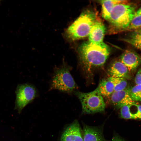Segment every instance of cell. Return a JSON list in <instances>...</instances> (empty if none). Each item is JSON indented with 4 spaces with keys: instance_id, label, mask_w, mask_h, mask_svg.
Segmentation results:
<instances>
[{
    "instance_id": "8992f818",
    "label": "cell",
    "mask_w": 141,
    "mask_h": 141,
    "mask_svg": "<svg viewBox=\"0 0 141 141\" xmlns=\"http://www.w3.org/2000/svg\"><path fill=\"white\" fill-rule=\"evenodd\" d=\"M15 109L20 113L23 108L31 102L37 96V92L35 87L31 84H25L17 86Z\"/></svg>"
},
{
    "instance_id": "30bf717a",
    "label": "cell",
    "mask_w": 141,
    "mask_h": 141,
    "mask_svg": "<svg viewBox=\"0 0 141 141\" xmlns=\"http://www.w3.org/2000/svg\"><path fill=\"white\" fill-rule=\"evenodd\" d=\"M105 31V28L103 23L101 21L96 19L88 35L89 41L95 43L103 42Z\"/></svg>"
},
{
    "instance_id": "2e32d148",
    "label": "cell",
    "mask_w": 141,
    "mask_h": 141,
    "mask_svg": "<svg viewBox=\"0 0 141 141\" xmlns=\"http://www.w3.org/2000/svg\"><path fill=\"white\" fill-rule=\"evenodd\" d=\"M97 88L103 97H110L114 92L113 84L107 79L101 81Z\"/></svg>"
},
{
    "instance_id": "5bb4252c",
    "label": "cell",
    "mask_w": 141,
    "mask_h": 141,
    "mask_svg": "<svg viewBox=\"0 0 141 141\" xmlns=\"http://www.w3.org/2000/svg\"><path fill=\"white\" fill-rule=\"evenodd\" d=\"M102 6V15L105 19L108 20L111 11L114 7L118 4H126V0H104L100 1Z\"/></svg>"
},
{
    "instance_id": "7c38bea8",
    "label": "cell",
    "mask_w": 141,
    "mask_h": 141,
    "mask_svg": "<svg viewBox=\"0 0 141 141\" xmlns=\"http://www.w3.org/2000/svg\"><path fill=\"white\" fill-rule=\"evenodd\" d=\"M120 116L125 119L141 120V105L137 104L123 106L120 108Z\"/></svg>"
},
{
    "instance_id": "5b68a950",
    "label": "cell",
    "mask_w": 141,
    "mask_h": 141,
    "mask_svg": "<svg viewBox=\"0 0 141 141\" xmlns=\"http://www.w3.org/2000/svg\"><path fill=\"white\" fill-rule=\"evenodd\" d=\"M75 94L81 103L83 113L91 114L104 111L105 104L97 88L91 92H77Z\"/></svg>"
},
{
    "instance_id": "9a60e30c",
    "label": "cell",
    "mask_w": 141,
    "mask_h": 141,
    "mask_svg": "<svg viewBox=\"0 0 141 141\" xmlns=\"http://www.w3.org/2000/svg\"><path fill=\"white\" fill-rule=\"evenodd\" d=\"M136 48L141 50V29L134 31L126 38L122 39Z\"/></svg>"
},
{
    "instance_id": "6da1fadb",
    "label": "cell",
    "mask_w": 141,
    "mask_h": 141,
    "mask_svg": "<svg viewBox=\"0 0 141 141\" xmlns=\"http://www.w3.org/2000/svg\"><path fill=\"white\" fill-rule=\"evenodd\" d=\"M110 51L109 46L103 42L95 43L89 41L81 44L78 50L81 65L88 72L103 66Z\"/></svg>"
},
{
    "instance_id": "e0dca14e",
    "label": "cell",
    "mask_w": 141,
    "mask_h": 141,
    "mask_svg": "<svg viewBox=\"0 0 141 141\" xmlns=\"http://www.w3.org/2000/svg\"><path fill=\"white\" fill-rule=\"evenodd\" d=\"M107 79L110 81L114 86V92L123 90L126 89L127 85L126 79L122 78L110 77Z\"/></svg>"
},
{
    "instance_id": "9c48e42d",
    "label": "cell",
    "mask_w": 141,
    "mask_h": 141,
    "mask_svg": "<svg viewBox=\"0 0 141 141\" xmlns=\"http://www.w3.org/2000/svg\"><path fill=\"white\" fill-rule=\"evenodd\" d=\"M120 61L126 67L129 72L133 71L141 64V57L136 53L127 50L121 55Z\"/></svg>"
},
{
    "instance_id": "277c9868",
    "label": "cell",
    "mask_w": 141,
    "mask_h": 141,
    "mask_svg": "<svg viewBox=\"0 0 141 141\" xmlns=\"http://www.w3.org/2000/svg\"><path fill=\"white\" fill-rule=\"evenodd\" d=\"M134 7L126 4H118L113 7L108 20L116 29L125 30L134 17Z\"/></svg>"
},
{
    "instance_id": "ba28073f",
    "label": "cell",
    "mask_w": 141,
    "mask_h": 141,
    "mask_svg": "<svg viewBox=\"0 0 141 141\" xmlns=\"http://www.w3.org/2000/svg\"><path fill=\"white\" fill-rule=\"evenodd\" d=\"M78 121L75 120L63 132L61 141H83V134Z\"/></svg>"
},
{
    "instance_id": "603a6c76",
    "label": "cell",
    "mask_w": 141,
    "mask_h": 141,
    "mask_svg": "<svg viewBox=\"0 0 141 141\" xmlns=\"http://www.w3.org/2000/svg\"><path fill=\"white\" fill-rule=\"evenodd\" d=\"M140 29H141V28Z\"/></svg>"
},
{
    "instance_id": "52a82bcc",
    "label": "cell",
    "mask_w": 141,
    "mask_h": 141,
    "mask_svg": "<svg viewBox=\"0 0 141 141\" xmlns=\"http://www.w3.org/2000/svg\"><path fill=\"white\" fill-rule=\"evenodd\" d=\"M109 102L112 105L117 109H120L126 105L138 104L131 98L128 88L113 92L110 96Z\"/></svg>"
},
{
    "instance_id": "d6986e66",
    "label": "cell",
    "mask_w": 141,
    "mask_h": 141,
    "mask_svg": "<svg viewBox=\"0 0 141 141\" xmlns=\"http://www.w3.org/2000/svg\"><path fill=\"white\" fill-rule=\"evenodd\" d=\"M141 28V16H134L125 30H136Z\"/></svg>"
},
{
    "instance_id": "4fadbf2b",
    "label": "cell",
    "mask_w": 141,
    "mask_h": 141,
    "mask_svg": "<svg viewBox=\"0 0 141 141\" xmlns=\"http://www.w3.org/2000/svg\"><path fill=\"white\" fill-rule=\"evenodd\" d=\"M83 141H105L102 132L98 128L84 125Z\"/></svg>"
},
{
    "instance_id": "ac0fdd59",
    "label": "cell",
    "mask_w": 141,
    "mask_h": 141,
    "mask_svg": "<svg viewBox=\"0 0 141 141\" xmlns=\"http://www.w3.org/2000/svg\"><path fill=\"white\" fill-rule=\"evenodd\" d=\"M128 89L130 95L133 100L136 102L141 101V84H136Z\"/></svg>"
},
{
    "instance_id": "44dd1931",
    "label": "cell",
    "mask_w": 141,
    "mask_h": 141,
    "mask_svg": "<svg viewBox=\"0 0 141 141\" xmlns=\"http://www.w3.org/2000/svg\"><path fill=\"white\" fill-rule=\"evenodd\" d=\"M111 141H125L117 135L114 136Z\"/></svg>"
},
{
    "instance_id": "ffe728a7",
    "label": "cell",
    "mask_w": 141,
    "mask_h": 141,
    "mask_svg": "<svg viewBox=\"0 0 141 141\" xmlns=\"http://www.w3.org/2000/svg\"><path fill=\"white\" fill-rule=\"evenodd\" d=\"M135 82L136 84H141V68L138 71L136 74Z\"/></svg>"
},
{
    "instance_id": "8fae6325",
    "label": "cell",
    "mask_w": 141,
    "mask_h": 141,
    "mask_svg": "<svg viewBox=\"0 0 141 141\" xmlns=\"http://www.w3.org/2000/svg\"><path fill=\"white\" fill-rule=\"evenodd\" d=\"M108 73L110 77L122 78L126 79L131 78L130 72L120 61H115L110 66Z\"/></svg>"
},
{
    "instance_id": "7402d4cb",
    "label": "cell",
    "mask_w": 141,
    "mask_h": 141,
    "mask_svg": "<svg viewBox=\"0 0 141 141\" xmlns=\"http://www.w3.org/2000/svg\"><path fill=\"white\" fill-rule=\"evenodd\" d=\"M141 16V7L136 11L134 16Z\"/></svg>"
},
{
    "instance_id": "3957f363",
    "label": "cell",
    "mask_w": 141,
    "mask_h": 141,
    "mask_svg": "<svg viewBox=\"0 0 141 141\" xmlns=\"http://www.w3.org/2000/svg\"><path fill=\"white\" fill-rule=\"evenodd\" d=\"M77 87L68 65L63 63L60 67L55 69L51 83L50 90L57 89L70 93Z\"/></svg>"
},
{
    "instance_id": "7a4b0ae2",
    "label": "cell",
    "mask_w": 141,
    "mask_h": 141,
    "mask_svg": "<svg viewBox=\"0 0 141 141\" xmlns=\"http://www.w3.org/2000/svg\"><path fill=\"white\" fill-rule=\"evenodd\" d=\"M94 12L87 10L82 12L66 31L69 39L74 40L88 36L91 27L96 19Z\"/></svg>"
}]
</instances>
